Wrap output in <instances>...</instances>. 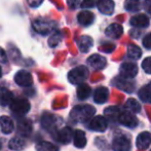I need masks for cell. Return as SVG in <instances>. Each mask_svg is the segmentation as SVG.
<instances>
[{"label": "cell", "mask_w": 151, "mask_h": 151, "mask_svg": "<svg viewBox=\"0 0 151 151\" xmlns=\"http://www.w3.org/2000/svg\"><path fill=\"white\" fill-rule=\"evenodd\" d=\"M96 109L91 105H78L72 109L70 117L76 122H86L93 118Z\"/></svg>", "instance_id": "obj_1"}, {"label": "cell", "mask_w": 151, "mask_h": 151, "mask_svg": "<svg viewBox=\"0 0 151 151\" xmlns=\"http://www.w3.org/2000/svg\"><path fill=\"white\" fill-rule=\"evenodd\" d=\"M9 107L14 115H16L17 117H23L30 110V103L24 98H16L12 100Z\"/></svg>", "instance_id": "obj_2"}, {"label": "cell", "mask_w": 151, "mask_h": 151, "mask_svg": "<svg viewBox=\"0 0 151 151\" xmlns=\"http://www.w3.org/2000/svg\"><path fill=\"white\" fill-rule=\"evenodd\" d=\"M88 76V70L86 66H78L68 73V80L72 84H80L86 81Z\"/></svg>", "instance_id": "obj_3"}, {"label": "cell", "mask_w": 151, "mask_h": 151, "mask_svg": "<svg viewBox=\"0 0 151 151\" xmlns=\"http://www.w3.org/2000/svg\"><path fill=\"white\" fill-rule=\"evenodd\" d=\"M33 29L37 33L41 34V35H47L50 32L55 29V24L50 21H46L43 19H37L33 22L32 24Z\"/></svg>", "instance_id": "obj_4"}, {"label": "cell", "mask_w": 151, "mask_h": 151, "mask_svg": "<svg viewBox=\"0 0 151 151\" xmlns=\"http://www.w3.org/2000/svg\"><path fill=\"white\" fill-rule=\"evenodd\" d=\"M14 81L18 86H23V88H29L33 83V78L30 72L26 70H20L14 75Z\"/></svg>", "instance_id": "obj_5"}, {"label": "cell", "mask_w": 151, "mask_h": 151, "mask_svg": "<svg viewBox=\"0 0 151 151\" xmlns=\"http://www.w3.org/2000/svg\"><path fill=\"white\" fill-rule=\"evenodd\" d=\"M40 122H41V127L46 131H56L57 125H58V117L54 114L45 112L42 114Z\"/></svg>", "instance_id": "obj_6"}, {"label": "cell", "mask_w": 151, "mask_h": 151, "mask_svg": "<svg viewBox=\"0 0 151 151\" xmlns=\"http://www.w3.org/2000/svg\"><path fill=\"white\" fill-rule=\"evenodd\" d=\"M118 121L122 125H124L127 127H131V129L136 127L138 125V123H139L138 118L134 115V113L132 111L120 112L119 116H118Z\"/></svg>", "instance_id": "obj_7"}, {"label": "cell", "mask_w": 151, "mask_h": 151, "mask_svg": "<svg viewBox=\"0 0 151 151\" xmlns=\"http://www.w3.org/2000/svg\"><path fill=\"white\" fill-rule=\"evenodd\" d=\"M108 127V121L106 119L104 116L101 115H98L93 117L90 120V123H88V127L91 131H95V132H105L106 129Z\"/></svg>", "instance_id": "obj_8"}, {"label": "cell", "mask_w": 151, "mask_h": 151, "mask_svg": "<svg viewBox=\"0 0 151 151\" xmlns=\"http://www.w3.org/2000/svg\"><path fill=\"white\" fill-rule=\"evenodd\" d=\"M73 136H74V133H73V131H72L71 127H63V129L57 131L54 138L59 142V143L68 144L71 142Z\"/></svg>", "instance_id": "obj_9"}, {"label": "cell", "mask_w": 151, "mask_h": 151, "mask_svg": "<svg viewBox=\"0 0 151 151\" xmlns=\"http://www.w3.org/2000/svg\"><path fill=\"white\" fill-rule=\"evenodd\" d=\"M132 147L131 141L125 136L115 137L112 142V148L114 151H129Z\"/></svg>", "instance_id": "obj_10"}, {"label": "cell", "mask_w": 151, "mask_h": 151, "mask_svg": "<svg viewBox=\"0 0 151 151\" xmlns=\"http://www.w3.org/2000/svg\"><path fill=\"white\" fill-rule=\"evenodd\" d=\"M32 129H33V125L30 120L23 117L19 118L18 123H17V131L19 135L22 137H28L32 133Z\"/></svg>", "instance_id": "obj_11"}, {"label": "cell", "mask_w": 151, "mask_h": 151, "mask_svg": "<svg viewBox=\"0 0 151 151\" xmlns=\"http://www.w3.org/2000/svg\"><path fill=\"white\" fill-rule=\"evenodd\" d=\"M119 73L124 78H134L138 74V67L134 63H123L119 68Z\"/></svg>", "instance_id": "obj_12"}, {"label": "cell", "mask_w": 151, "mask_h": 151, "mask_svg": "<svg viewBox=\"0 0 151 151\" xmlns=\"http://www.w3.org/2000/svg\"><path fill=\"white\" fill-rule=\"evenodd\" d=\"M88 64L95 70H101L106 67L107 61H106V59L104 57L100 56L98 54H95L88 59Z\"/></svg>", "instance_id": "obj_13"}, {"label": "cell", "mask_w": 151, "mask_h": 151, "mask_svg": "<svg viewBox=\"0 0 151 151\" xmlns=\"http://www.w3.org/2000/svg\"><path fill=\"white\" fill-rule=\"evenodd\" d=\"M151 144V134L149 132H143V133L139 134L136 140V145L139 149L145 150L147 149Z\"/></svg>", "instance_id": "obj_14"}, {"label": "cell", "mask_w": 151, "mask_h": 151, "mask_svg": "<svg viewBox=\"0 0 151 151\" xmlns=\"http://www.w3.org/2000/svg\"><path fill=\"white\" fill-rule=\"evenodd\" d=\"M113 86H117L118 88L127 91V93H132V91H134V88H135V86H134L133 82L129 81L127 78H124V77H122V76L115 78V79L113 80Z\"/></svg>", "instance_id": "obj_15"}, {"label": "cell", "mask_w": 151, "mask_h": 151, "mask_svg": "<svg viewBox=\"0 0 151 151\" xmlns=\"http://www.w3.org/2000/svg\"><path fill=\"white\" fill-rule=\"evenodd\" d=\"M77 21L80 25L84 27H88L91 25L95 21V16H93V12H88V10H83V12H80L77 16Z\"/></svg>", "instance_id": "obj_16"}, {"label": "cell", "mask_w": 151, "mask_h": 151, "mask_svg": "<svg viewBox=\"0 0 151 151\" xmlns=\"http://www.w3.org/2000/svg\"><path fill=\"white\" fill-rule=\"evenodd\" d=\"M109 97V91L107 88L104 86H100L93 93V101L98 104H103L108 100Z\"/></svg>", "instance_id": "obj_17"}, {"label": "cell", "mask_w": 151, "mask_h": 151, "mask_svg": "<svg viewBox=\"0 0 151 151\" xmlns=\"http://www.w3.org/2000/svg\"><path fill=\"white\" fill-rule=\"evenodd\" d=\"M97 6L103 14H111L114 12V2L112 0H99Z\"/></svg>", "instance_id": "obj_18"}, {"label": "cell", "mask_w": 151, "mask_h": 151, "mask_svg": "<svg viewBox=\"0 0 151 151\" xmlns=\"http://www.w3.org/2000/svg\"><path fill=\"white\" fill-rule=\"evenodd\" d=\"M0 129H1L2 133L5 134V135H9L14 132V125L12 122V118L8 117V116H1L0 117Z\"/></svg>", "instance_id": "obj_19"}, {"label": "cell", "mask_w": 151, "mask_h": 151, "mask_svg": "<svg viewBox=\"0 0 151 151\" xmlns=\"http://www.w3.org/2000/svg\"><path fill=\"white\" fill-rule=\"evenodd\" d=\"M149 19L145 14H137L131 19V25L137 28H146L149 26Z\"/></svg>", "instance_id": "obj_20"}, {"label": "cell", "mask_w": 151, "mask_h": 151, "mask_svg": "<svg viewBox=\"0 0 151 151\" xmlns=\"http://www.w3.org/2000/svg\"><path fill=\"white\" fill-rule=\"evenodd\" d=\"M123 33V28L122 26H120L119 24H112L106 29L105 34L110 38L113 39H117L119 38Z\"/></svg>", "instance_id": "obj_21"}, {"label": "cell", "mask_w": 151, "mask_h": 151, "mask_svg": "<svg viewBox=\"0 0 151 151\" xmlns=\"http://www.w3.org/2000/svg\"><path fill=\"white\" fill-rule=\"evenodd\" d=\"M14 99V93L8 88H3V86L0 88V104L2 106L10 105V103H12Z\"/></svg>", "instance_id": "obj_22"}, {"label": "cell", "mask_w": 151, "mask_h": 151, "mask_svg": "<svg viewBox=\"0 0 151 151\" xmlns=\"http://www.w3.org/2000/svg\"><path fill=\"white\" fill-rule=\"evenodd\" d=\"M93 39L90 36H81L79 39L77 40V45L78 48L80 50V52H88L90 50V48L93 46Z\"/></svg>", "instance_id": "obj_23"}, {"label": "cell", "mask_w": 151, "mask_h": 151, "mask_svg": "<svg viewBox=\"0 0 151 151\" xmlns=\"http://www.w3.org/2000/svg\"><path fill=\"white\" fill-rule=\"evenodd\" d=\"M73 143L74 146L77 148H83L86 145V137L84 132L80 131V129H77V131L74 132Z\"/></svg>", "instance_id": "obj_24"}, {"label": "cell", "mask_w": 151, "mask_h": 151, "mask_svg": "<svg viewBox=\"0 0 151 151\" xmlns=\"http://www.w3.org/2000/svg\"><path fill=\"white\" fill-rule=\"evenodd\" d=\"M25 141L21 137H14L8 142V148L14 151H21L25 147Z\"/></svg>", "instance_id": "obj_25"}, {"label": "cell", "mask_w": 151, "mask_h": 151, "mask_svg": "<svg viewBox=\"0 0 151 151\" xmlns=\"http://www.w3.org/2000/svg\"><path fill=\"white\" fill-rule=\"evenodd\" d=\"M91 93V88L90 86L86 83H80L78 84L77 88V97L79 100H86Z\"/></svg>", "instance_id": "obj_26"}, {"label": "cell", "mask_w": 151, "mask_h": 151, "mask_svg": "<svg viewBox=\"0 0 151 151\" xmlns=\"http://www.w3.org/2000/svg\"><path fill=\"white\" fill-rule=\"evenodd\" d=\"M37 151H59V147L47 141H41L36 145Z\"/></svg>", "instance_id": "obj_27"}, {"label": "cell", "mask_w": 151, "mask_h": 151, "mask_svg": "<svg viewBox=\"0 0 151 151\" xmlns=\"http://www.w3.org/2000/svg\"><path fill=\"white\" fill-rule=\"evenodd\" d=\"M139 98L144 103L151 104V88L149 86H146L139 91Z\"/></svg>", "instance_id": "obj_28"}, {"label": "cell", "mask_w": 151, "mask_h": 151, "mask_svg": "<svg viewBox=\"0 0 151 151\" xmlns=\"http://www.w3.org/2000/svg\"><path fill=\"white\" fill-rule=\"evenodd\" d=\"M127 56L132 59L138 60V59L141 58L142 50H140L139 46H137L136 44H129V45L127 46Z\"/></svg>", "instance_id": "obj_29"}, {"label": "cell", "mask_w": 151, "mask_h": 151, "mask_svg": "<svg viewBox=\"0 0 151 151\" xmlns=\"http://www.w3.org/2000/svg\"><path fill=\"white\" fill-rule=\"evenodd\" d=\"M124 7L129 12H138L141 7V0H125Z\"/></svg>", "instance_id": "obj_30"}, {"label": "cell", "mask_w": 151, "mask_h": 151, "mask_svg": "<svg viewBox=\"0 0 151 151\" xmlns=\"http://www.w3.org/2000/svg\"><path fill=\"white\" fill-rule=\"evenodd\" d=\"M125 107L127 109H129V111H132L133 113H139L141 111V106L138 103L137 100L135 99H129L125 103Z\"/></svg>", "instance_id": "obj_31"}, {"label": "cell", "mask_w": 151, "mask_h": 151, "mask_svg": "<svg viewBox=\"0 0 151 151\" xmlns=\"http://www.w3.org/2000/svg\"><path fill=\"white\" fill-rule=\"evenodd\" d=\"M120 111L117 107H109L105 109V115L111 120H118Z\"/></svg>", "instance_id": "obj_32"}, {"label": "cell", "mask_w": 151, "mask_h": 151, "mask_svg": "<svg viewBox=\"0 0 151 151\" xmlns=\"http://www.w3.org/2000/svg\"><path fill=\"white\" fill-rule=\"evenodd\" d=\"M62 40V34L60 31H56L52 34V36L48 39V45L50 47H56Z\"/></svg>", "instance_id": "obj_33"}, {"label": "cell", "mask_w": 151, "mask_h": 151, "mask_svg": "<svg viewBox=\"0 0 151 151\" xmlns=\"http://www.w3.org/2000/svg\"><path fill=\"white\" fill-rule=\"evenodd\" d=\"M142 68L148 74H151V57H148L142 62Z\"/></svg>", "instance_id": "obj_34"}, {"label": "cell", "mask_w": 151, "mask_h": 151, "mask_svg": "<svg viewBox=\"0 0 151 151\" xmlns=\"http://www.w3.org/2000/svg\"><path fill=\"white\" fill-rule=\"evenodd\" d=\"M96 4V0H83L80 4L82 8H91Z\"/></svg>", "instance_id": "obj_35"}, {"label": "cell", "mask_w": 151, "mask_h": 151, "mask_svg": "<svg viewBox=\"0 0 151 151\" xmlns=\"http://www.w3.org/2000/svg\"><path fill=\"white\" fill-rule=\"evenodd\" d=\"M67 4L70 9H76L81 3H80V0H67Z\"/></svg>", "instance_id": "obj_36"}, {"label": "cell", "mask_w": 151, "mask_h": 151, "mask_svg": "<svg viewBox=\"0 0 151 151\" xmlns=\"http://www.w3.org/2000/svg\"><path fill=\"white\" fill-rule=\"evenodd\" d=\"M143 45L147 50H151V33L147 34L145 37L143 38Z\"/></svg>", "instance_id": "obj_37"}, {"label": "cell", "mask_w": 151, "mask_h": 151, "mask_svg": "<svg viewBox=\"0 0 151 151\" xmlns=\"http://www.w3.org/2000/svg\"><path fill=\"white\" fill-rule=\"evenodd\" d=\"M8 61L7 56H6V52L3 50V48L0 47V63L2 64H6Z\"/></svg>", "instance_id": "obj_38"}, {"label": "cell", "mask_w": 151, "mask_h": 151, "mask_svg": "<svg viewBox=\"0 0 151 151\" xmlns=\"http://www.w3.org/2000/svg\"><path fill=\"white\" fill-rule=\"evenodd\" d=\"M27 1H28V4L31 7H38L39 5H41L43 0H27Z\"/></svg>", "instance_id": "obj_39"}, {"label": "cell", "mask_w": 151, "mask_h": 151, "mask_svg": "<svg viewBox=\"0 0 151 151\" xmlns=\"http://www.w3.org/2000/svg\"><path fill=\"white\" fill-rule=\"evenodd\" d=\"M144 8L151 14V0H144Z\"/></svg>", "instance_id": "obj_40"}, {"label": "cell", "mask_w": 151, "mask_h": 151, "mask_svg": "<svg viewBox=\"0 0 151 151\" xmlns=\"http://www.w3.org/2000/svg\"><path fill=\"white\" fill-rule=\"evenodd\" d=\"M2 76V69H1V67H0V77Z\"/></svg>", "instance_id": "obj_41"}, {"label": "cell", "mask_w": 151, "mask_h": 151, "mask_svg": "<svg viewBox=\"0 0 151 151\" xmlns=\"http://www.w3.org/2000/svg\"><path fill=\"white\" fill-rule=\"evenodd\" d=\"M148 86H150V88H151V82H150V83H149V84H148Z\"/></svg>", "instance_id": "obj_42"}, {"label": "cell", "mask_w": 151, "mask_h": 151, "mask_svg": "<svg viewBox=\"0 0 151 151\" xmlns=\"http://www.w3.org/2000/svg\"><path fill=\"white\" fill-rule=\"evenodd\" d=\"M1 147H2V146H1V143H0V149H1Z\"/></svg>", "instance_id": "obj_43"}]
</instances>
